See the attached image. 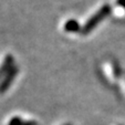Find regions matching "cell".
Returning <instances> with one entry per match:
<instances>
[{
  "mask_svg": "<svg viewBox=\"0 0 125 125\" xmlns=\"http://www.w3.org/2000/svg\"><path fill=\"white\" fill-rule=\"evenodd\" d=\"M17 72H18L17 68H11L9 71H8V73L6 74V76H5V80H3L2 83H1V86H0V92H3V91L7 90L8 86L11 84L13 78L16 76Z\"/></svg>",
  "mask_w": 125,
  "mask_h": 125,
  "instance_id": "7a4b0ae2",
  "label": "cell"
},
{
  "mask_svg": "<svg viewBox=\"0 0 125 125\" xmlns=\"http://www.w3.org/2000/svg\"><path fill=\"white\" fill-rule=\"evenodd\" d=\"M65 30H68V31H75V30H78V22L76 21H74V20H70V21H68L65 23Z\"/></svg>",
  "mask_w": 125,
  "mask_h": 125,
  "instance_id": "277c9868",
  "label": "cell"
},
{
  "mask_svg": "<svg viewBox=\"0 0 125 125\" xmlns=\"http://www.w3.org/2000/svg\"><path fill=\"white\" fill-rule=\"evenodd\" d=\"M11 62H12L11 57H7V59L3 61V63L1 64V66H0V78H2L3 74L6 73V71H7L8 69L10 68V64H11Z\"/></svg>",
  "mask_w": 125,
  "mask_h": 125,
  "instance_id": "3957f363",
  "label": "cell"
},
{
  "mask_svg": "<svg viewBox=\"0 0 125 125\" xmlns=\"http://www.w3.org/2000/svg\"><path fill=\"white\" fill-rule=\"evenodd\" d=\"M110 11H111V8H110L109 6L107 5L103 6L100 10H97V12L94 16H92L90 19L87 20V22L84 24V27H83V29H82V32L84 33V34L89 33L92 29H94L95 27L97 26V23H99L100 21H102V20L110 13Z\"/></svg>",
  "mask_w": 125,
  "mask_h": 125,
  "instance_id": "6da1fadb",
  "label": "cell"
},
{
  "mask_svg": "<svg viewBox=\"0 0 125 125\" xmlns=\"http://www.w3.org/2000/svg\"><path fill=\"white\" fill-rule=\"evenodd\" d=\"M117 3L125 9V0H117Z\"/></svg>",
  "mask_w": 125,
  "mask_h": 125,
  "instance_id": "5b68a950",
  "label": "cell"
}]
</instances>
